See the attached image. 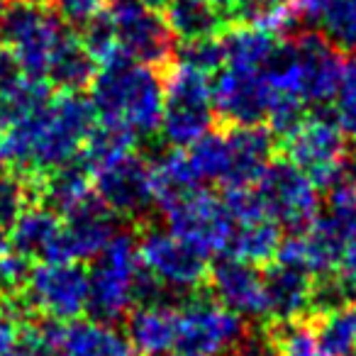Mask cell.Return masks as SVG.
Returning a JSON list of instances; mask_svg holds the SVG:
<instances>
[{
    "label": "cell",
    "mask_w": 356,
    "mask_h": 356,
    "mask_svg": "<svg viewBox=\"0 0 356 356\" xmlns=\"http://www.w3.org/2000/svg\"><path fill=\"white\" fill-rule=\"evenodd\" d=\"M181 356H188V354H181Z\"/></svg>",
    "instance_id": "cell-49"
},
{
    "label": "cell",
    "mask_w": 356,
    "mask_h": 356,
    "mask_svg": "<svg viewBox=\"0 0 356 356\" xmlns=\"http://www.w3.org/2000/svg\"><path fill=\"white\" fill-rule=\"evenodd\" d=\"M6 49L17 59L25 74L47 81V69L56 47L66 37L64 20L42 3H13L0 22Z\"/></svg>",
    "instance_id": "cell-5"
},
{
    "label": "cell",
    "mask_w": 356,
    "mask_h": 356,
    "mask_svg": "<svg viewBox=\"0 0 356 356\" xmlns=\"http://www.w3.org/2000/svg\"><path fill=\"white\" fill-rule=\"evenodd\" d=\"M129 346L137 356H163L176 349L178 339V310L161 302L137 305L127 317Z\"/></svg>",
    "instance_id": "cell-21"
},
{
    "label": "cell",
    "mask_w": 356,
    "mask_h": 356,
    "mask_svg": "<svg viewBox=\"0 0 356 356\" xmlns=\"http://www.w3.org/2000/svg\"><path fill=\"white\" fill-rule=\"evenodd\" d=\"M271 344L276 356H325L317 346L312 327L302 325V322L276 325Z\"/></svg>",
    "instance_id": "cell-37"
},
{
    "label": "cell",
    "mask_w": 356,
    "mask_h": 356,
    "mask_svg": "<svg viewBox=\"0 0 356 356\" xmlns=\"http://www.w3.org/2000/svg\"><path fill=\"white\" fill-rule=\"evenodd\" d=\"M176 237L193 244L203 254H225L232 232V218L222 198L198 188L186 198L176 200L161 210Z\"/></svg>",
    "instance_id": "cell-13"
},
{
    "label": "cell",
    "mask_w": 356,
    "mask_h": 356,
    "mask_svg": "<svg viewBox=\"0 0 356 356\" xmlns=\"http://www.w3.org/2000/svg\"><path fill=\"white\" fill-rule=\"evenodd\" d=\"M115 40L124 59L161 66L173 51V32L159 10L137 0H118L108 10Z\"/></svg>",
    "instance_id": "cell-10"
},
{
    "label": "cell",
    "mask_w": 356,
    "mask_h": 356,
    "mask_svg": "<svg viewBox=\"0 0 356 356\" xmlns=\"http://www.w3.org/2000/svg\"><path fill=\"white\" fill-rule=\"evenodd\" d=\"M44 356H132L127 337L100 320H49L30 332Z\"/></svg>",
    "instance_id": "cell-11"
},
{
    "label": "cell",
    "mask_w": 356,
    "mask_h": 356,
    "mask_svg": "<svg viewBox=\"0 0 356 356\" xmlns=\"http://www.w3.org/2000/svg\"><path fill=\"white\" fill-rule=\"evenodd\" d=\"M232 15L244 25H254L271 35L291 32L302 17L296 0H234Z\"/></svg>",
    "instance_id": "cell-33"
},
{
    "label": "cell",
    "mask_w": 356,
    "mask_h": 356,
    "mask_svg": "<svg viewBox=\"0 0 356 356\" xmlns=\"http://www.w3.org/2000/svg\"><path fill=\"white\" fill-rule=\"evenodd\" d=\"M20 3H42V0H20Z\"/></svg>",
    "instance_id": "cell-48"
},
{
    "label": "cell",
    "mask_w": 356,
    "mask_h": 356,
    "mask_svg": "<svg viewBox=\"0 0 356 356\" xmlns=\"http://www.w3.org/2000/svg\"><path fill=\"white\" fill-rule=\"evenodd\" d=\"M10 356H44V354H42V351H37L32 344H27V346H17Z\"/></svg>",
    "instance_id": "cell-45"
},
{
    "label": "cell",
    "mask_w": 356,
    "mask_h": 356,
    "mask_svg": "<svg viewBox=\"0 0 356 356\" xmlns=\"http://www.w3.org/2000/svg\"><path fill=\"white\" fill-rule=\"evenodd\" d=\"M349 242V232L334 218L320 215L307 229L291 234L286 242H281L276 261L296 266L315 278H327L339 271Z\"/></svg>",
    "instance_id": "cell-15"
},
{
    "label": "cell",
    "mask_w": 356,
    "mask_h": 356,
    "mask_svg": "<svg viewBox=\"0 0 356 356\" xmlns=\"http://www.w3.org/2000/svg\"><path fill=\"white\" fill-rule=\"evenodd\" d=\"M213 122L215 103L210 76L176 64L163 81V115L159 127L163 142L173 149H188L213 129Z\"/></svg>",
    "instance_id": "cell-3"
},
{
    "label": "cell",
    "mask_w": 356,
    "mask_h": 356,
    "mask_svg": "<svg viewBox=\"0 0 356 356\" xmlns=\"http://www.w3.org/2000/svg\"><path fill=\"white\" fill-rule=\"evenodd\" d=\"M315 339L325 356H354L356 351V305L315 315Z\"/></svg>",
    "instance_id": "cell-32"
},
{
    "label": "cell",
    "mask_w": 356,
    "mask_h": 356,
    "mask_svg": "<svg viewBox=\"0 0 356 356\" xmlns=\"http://www.w3.org/2000/svg\"><path fill=\"white\" fill-rule=\"evenodd\" d=\"M137 3H147V6H152V3H163V0H137Z\"/></svg>",
    "instance_id": "cell-47"
},
{
    "label": "cell",
    "mask_w": 356,
    "mask_h": 356,
    "mask_svg": "<svg viewBox=\"0 0 356 356\" xmlns=\"http://www.w3.org/2000/svg\"><path fill=\"white\" fill-rule=\"evenodd\" d=\"M227 139L232 152V176L227 188H252L271 163L276 134L261 124H247L227 129Z\"/></svg>",
    "instance_id": "cell-22"
},
{
    "label": "cell",
    "mask_w": 356,
    "mask_h": 356,
    "mask_svg": "<svg viewBox=\"0 0 356 356\" xmlns=\"http://www.w3.org/2000/svg\"><path fill=\"white\" fill-rule=\"evenodd\" d=\"M0 122H3V120H0Z\"/></svg>",
    "instance_id": "cell-50"
},
{
    "label": "cell",
    "mask_w": 356,
    "mask_h": 356,
    "mask_svg": "<svg viewBox=\"0 0 356 356\" xmlns=\"http://www.w3.org/2000/svg\"><path fill=\"white\" fill-rule=\"evenodd\" d=\"M95 76H98V61L90 56L81 37L66 32L49 61L47 81L66 93H81L83 88L93 86Z\"/></svg>",
    "instance_id": "cell-27"
},
{
    "label": "cell",
    "mask_w": 356,
    "mask_h": 356,
    "mask_svg": "<svg viewBox=\"0 0 356 356\" xmlns=\"http://www.w3.org/2000/svg\"><path fill=\"white\" fill-rule=\"evenodd\" d=\"M152 184H154V203L161 210L200 188L198 176H195L186 152H181V149L161 154L152 163Z\"/></svg>",
    "instance_id": "cell-29"
},
{
    "label": "cell",
    "mask_w": 356,
    "mask_h": 356,
    "mask_svg": "<svg viewBox=\"0 0 356 356\" xmlns=\"http://www.w3.org/2000/svg\"><path fill=\"white\" fill-rule=\"evenodd\" d=\"M163 20L173 37L186 42L213 40L225 27V15L208 0H163Z\"/></svg>",
    "instance_id": "cell-26"
},
{
    "label": "cell",
    "mask_w": 356,
    "mask_h": 356,
    "mask_svg": "<svg viewBox=\"0 0 356 356\" xmlns=\"http://www.w3.org/2000/svg\"><path fill=\"white\" fill-rule=\"evenodd\" d=\"M225 49V66L232 69H247V71H264L271 61L273 51L278 47L276 35L266 30H259L254 25H239L229 30L222 37Z\"/></svg>",
    "instance_id": "cell-28"
},
{
    "label": "cell",
    "mask_w": 356,
    "mask_h": 356,
    "mask_svg": "<svg viewBox=\"0 0 356 356\" xmlns=\"http://www.w3.org/2000/svg\"><path fill=\"white\" fill-rule=\"evenodd\" d=\"M312 276L296 266L276 261L264 271V296H266V317L276 325L300 322L312 312Z\"/></svg>",
    "instance_id": "cell-20"
},
{
    "label": "cell",
    "mask_w": 356,
    "mask_h": 356,
    "mask_svg": "<svg viewBox=\"0 0 356 356\" xmlns=\"http://www.w3.org/2000/svg\"><path fill=\"white\" fill-rule=\"evenodd\" d=\"M186 156H188L191 166H193L200 184L210 181V184H220L222 188L229 186V176H232V152H229L227 132H208L195 144H191Z\"/></svg>",
    "instance_id": "cell-31"
},
{
    "label": "cell",
    "mask_w": 356,
    "mask_h": 356,
    "mask_svg": "<svg viewBox=\"0 0 356 356\" xmlns=\"http://www.w3.org/2000/svg\"><path fill=\"white\" fill-rule=\"evenodd\" d=\"M281 249V227L266 213L232 220V232L225 254L249 264H266Z\"/></svg>",
    "instance_id": "cell-23"
},
{
    "label": "cell",
    "mask_w": 356,
    "mask_h": 356,
    "mask_svg": "<svg viewBox=\"0 0 356 356\" xmlns=\"http://www.w3.org/2000/svg\"><path fill=\"white\" fill-rule=\"evenodd\" d=\"M37 195H40V178L22 176L15 171L0 173V225L13 227L15 220L27 208H32Z\"/></svg>",
    "instance_id": "cell-34"
},
{
    "label": "cell",
    "mask_w": 356,
    "mask_h": 356,
    "mask_svg": "<svg viewBox=\"0 0 356 356\" xmlns=\"http://www.w3.org/2000/svg\"><path fill=\"white\" fill-rule=\"evenodd\" d=\"M88 310L93 320L115 322L124 317L137 302V286L142 276V261L132 234H115V239L93 259Z\"/></svg>",
    "instance_id": "cell-4"
},
{
    "label": "cell",
    "mask_w": 356,
    "mask_h": 356,
    "mask_svg": "<svg viewBox=\"0 0 356 356\" xmlns=\"http://www.w3.org/2000/svg\"><path fill=\"white\" fill-rule=\"evenodd\" d=\"M330 118L344 134H356V61L346 59L339 88L332 98Z\"/></svg>",
    "instance_id": "cell-36"
},
{
    "label": "cell",
    "mask_w": 356,
    "mask_h": 356,
    "mask_svg": "<svg viewBox=\"0 0 356 356\" xmlns=\"http://www.w3.org/2000/svg\"><path fill=\"white\" fill-rule=\"evenodd\" d=\"M178 64H186L191 69L200 71L205 76H213L225 69V49L218 37L200 42H186L184 49L178 51Z\"/></svg>",
    "instance_id": "cell-38"
},
{
    "label": "cell",
    "mask_w": 356,
    "mask_h": 356,
    "mask_svg": "<svg viewBox=\"0 0 356 356\" xmlns=\"http://www.w3.org/2000/svg\"><path fill=\"white\" fill-rule=\"evenodd\" d=\"M208 3H213V6H218L222 13H232V6H234V0H208Z\"/></svg>",
    "instance_id": "cell-46"
},
{
    "label": "cell",
    "mask_w": 356,
    "mask_h": 356,
    "mask_svg": "<svg viewBox=\"0 0 356 356\" xmlns=\"http://www.w3.org/2000/svg\"><path fill=\"white\" fill-rule=\"evenodd\" d=\"M210 288L218 302L239 317H266V296H264V273L242 259L225 257L210 271Z\"/></svg>",
    "instance_id": "cell-19"
},
{
    "label": "cell",
    "mask_w": 356,
    "mask_h": 356,
    "mask_svg": "<svg viewBox=\"0 0 356 356\" xmlns=\"http://www.w3.org/2000/svg\"><path fill=\"white\" fill-rule=\"evenodd\" d=\"M115 215L95 195L81 210L64 218L51 261H86L95 259L115 239Z\"/></svg>",
    "instance_id": "cell-18"
},
{
    "label": "cell",
    "mask_w": 356,
    "mask_h": 356,
    "mask_svg": "<svg viewBox=\"0 0 356 356\" xmlns=\"http://www.w3.org/2000/svg\"><path fill=\"white\" fill-rule=\"evenodd\" d=\"M95 176V195L118 218L142 220L154 205L152 163L139 154H127L120 161L100 168Z\"/></svg>",
    "instance_id": "cell-14"
},
{
    "label": "cell",
    "mask_w": 356,
    "mask_h": 356,
    "mask_svg": "<svg viewBox=\"0 0 356 356\" xmlns=\"http://www.w3.org/2000/svg\"><path fill=\"white\" fill-rule=\"evenodd\" d=\"M264 213L293 234L307 229L317 218L320 195L312 178L302 173L293 161L278 159L266 166V171L254 184Z\"/></svg>",
    "instance_id": "cell-6"
},
{
    "label": "cell",
    "mask_w": 356,
    "mask_h": 356,
    "mask_svg": "<svg viewBox=\"0 0 356 356\" xmlns=\"http://www.w3.org/2000/svg\"><path fill=\"white\" fill-rule=\"evenodd\" d=\"M90 103L100 120L124 124L137 137H152L161 127L163 81L154 66L118 59L98 71Z\"/></svg>",
    "instance_id": "cell-2"
},
{
    "label": "cell",
    "mask_w": 356,
    "mask_h": 356,
    "mask_svg": "<svg viewBox=\"0 0 356 356\" xmlns=\"http://www.w3.org/2000/svg\"><path fill=\"white\" fill-rule=\"evenodd\" d=\"M134 142H137V134L129 127L110 122V120H100V124L90 129L88 139L81 149V163L88 168V173H98L100 168L132 154Z\"/></svg>",
    "instance_id": "cell-30"
},
{
    "label": "cell",
    "mask_w": 356,
    "mask_h": 356,
    "mask_svg": "<svg viewBox=\"0 0 356 356\" xmlns=\"http://www.w3.org/2000/svg\"><path fill=\"white\" fill-rule=\"evenodd\" d=\"M10 252V234L6 232V227L0 225V257Z\"/></svg>",
    "instance_id": "cell-44"
},
{
    "label": "cell",
    "mask_w": 356,
    "mask_h": 356,
    "mask_svg": "<svg viewBox=\"0 0 356 356\" xmlns=\"http://www.w3.org/2000/svg\"><path fill=\"white\" fill-rule=\"evenodd\" d=\"M327 3H330V0H296L300 15L310 17V20H320V15L325 13Z\"/></svg>",
    "instance_id": "cell-43"
},
{
    "label": "cell",
    "mask_w": 356,
    "mask_h": 356,
    "mask_svg": "<svg viewBox=\"0 0 356 356\" xmlns=\"http://www.w3.org/2000/svg\"><path fill=\"white\" fill-rule=\"evenodd\" d=\"M61 232V218L51 213L49 208H27L15 225L10 227V247L13 252L22 254L32 261V259H42V261H51L54 259V249L59 242Z\"/></svg>",
    "instance_id": "cell-24"
},
{
    "label": "cell",
    "mask_w": 356,
    "mask_h": 356,
    "mask_svg": "<svg viewBox=\"0 0 356 356\" xmlns=\"http://www.w3.org/2000/svg\"><path fill=\"white\" fill-rule=\"evenodd\" d=\"M40 198H44L47 208L59 218H69L95 198L90 186V173L83 163H66L40 178Z\"/></svg>",
    "instance_id": "cell-25"
},
{
    "label": "cell",
    "mask_w": 356,
    "mask_h": 356,
    "mask_svg": "<svg viewBox=\"0 0 356 356\" xmlns=\"http://www.w3.org/2000/svg\"><path fill=\"white\" fill-rule=\"evenodd\" d=\"M249 337L237 312L210 298H193L178 310L176 349L188 356L234 354Z\"/></svg>",
    "instance_id": "cell-7"
},
{
    "label": "cell",
    "mask_w": 356,
    "mask_h": 356,
    "mask_svg": "<svg viewBox=\"0 0 356 356\" xmlns=\"http://www.w3.org/2000/svg\"><path fill=\"white\" fill-rule=\"evenodd\" d=\"M95 115L88 98L59 90L35 115L8 124L0 134V163L22 176H49L81 154L95 127Z\"/></svg>",
    "instance_id": "cell-1"
},
{
    "label": "cell",
    "mask_w": 356,
    "mask_h": 356,
    "mask_svg": "<svg viewBox=\"0 0 356 356\" xmlns=\"http://www.w3.org/2000/svg\"><path fill=\"white\" fill-rule=\"evenodd\" d=\"M286 152L288 161L307 173L317 188L327 191L334 184L341 163L346 161L344 132L337 127L330 115L305 118L300 127L291 137H286Z\"/></svg>",
    "instance_id": "cell-12"
},
{
    "label": "cell",
    "mask_w": 356,
    "mask_h": 356,
    "mask_svg": "<svg viewBox=\"0 0 356 356\" xmlns=\"http://www.w3.org/2000/svg\"><path fill=\"white\" fill-rule=\"evenodd\" d=\"M273 90L264 71H247L225 66L213 83L215 113L232 127L261 124L268 115Z\"/></svg>",
    "instance_id": "cell-16"
},
{
    "label": "cell",
    "mask_w": 356,
    "mask_h": 356,
    "mask_svg": "<svg viewBox=\"0 0 356 356\" xmlns=\"http://www.w3.org/2000/svg\"><path fill=\"white\" fill-rule=\"evenodd\" d=\"M20 341V325L10 305H0V356H10Z\"/></svg>",
    "instance_id": "cell-42"
},
{
    "label": "cell",
    "mask_w": 356,
    "mask_h": 356,
    "mask_svg": "<svg viewBox=\"0 0 356 356\" xmlns=\"http://www.w3.org/2000/svg\"><path fill=\"white\" fill-rule=\"evenodd\" d=\"M32 273L30 259L17 252H8L0 257V293L8 298L25 291V283Z\"/></svg>",
    "instance_id": "cell-39"
},
{
    "label": "cell",
    "mask_w": 356,
    "mask_h": 356,
    "mask_svg": "<svg viewBox=\"0 0 356 356\" xmlns=\"http://www.w3.org/2000/svg\"><path fill=\"white\" fill-rule=\"evenodd\" d=\"M293 44L300 71V100L305 105L332 103L344 74L346 56L322 32H302Z\"/></svg>",
    "instance_id": "cell-17"
},
{
    "label": "cell",
    "mask_w": 356,
    "mask_h": 356,
    "mask_svg": "<svg viewBox=\"0 0 356 356\" xmlns=\"http://www.w3.org/2000/svg\"><path fill=\"white\" fill-rule=\"evenodd\" d=\"M337 281H339L344 298L349 305H356V234L351 237V242L346 244L344 259L339 264V271L334 273Z\"/></svg>",
    "instance_id": "cell-41"
},
{
    "label": "cell",
    "mask_w": 356,
    "mask_h": 356,
    "mask_svg": "<svg viewBox=\"0 0 356 356\" xmlns=\"http://www.w3.org/2000/svg\"><path fill=\"white\" fill-rule=\"evenodd\" d=\"M322 35L341 51L356 49V0H330L320 15Z\"/></svg>",
    "instance_id": "cell-35"
},
{
    "label": "cell",
    "mask_w": 356,
    "mask_h": 356,
    "mask_svg": "<svg viewBox=\"0 0 356 356\" xmlns=\"http://www.w3.org/2000/svg\"><path fill=\"white\" fill-rule=\"evenodd\" d=\"M49 3H51V10L64 22L86 27L103 13L105 0H49Z\"/></svg>",
    "instance_id": "cell-40"
},
{
    "label": "cell",
    "mask_w": 356,
    "mask_h": 356,
    "mask_svg": "<svg viewBox=\"0 0 356 356\" xmlns=\"http://www.w3.org/2000/svg\"><path fill=\"white\" fill-rule=\"evenodd\" d=\"M90 276L79 261H42L32 268L22 291L25 307L42 312L49 320H79L88 310Z\"/></svg>",
    "instance_id": "cell-8"
},
{
    "label": "cell",
    "mask_w": 356,
    "mask_h": 356,
    "mask_svg": "<svg viewBox=\"0 0 356 356\" xmlns=\"http://www.w3.org/2000/svg\"><path fill=\"white\" fill-rule=\"evenodd\" d=\"M137 254L144 271L163 288L195 291L210 276L208 254L176 237L171 229H147L137 242Z\"/></svg>",
    "instance_id": "cell-9"
}]
</instances>
